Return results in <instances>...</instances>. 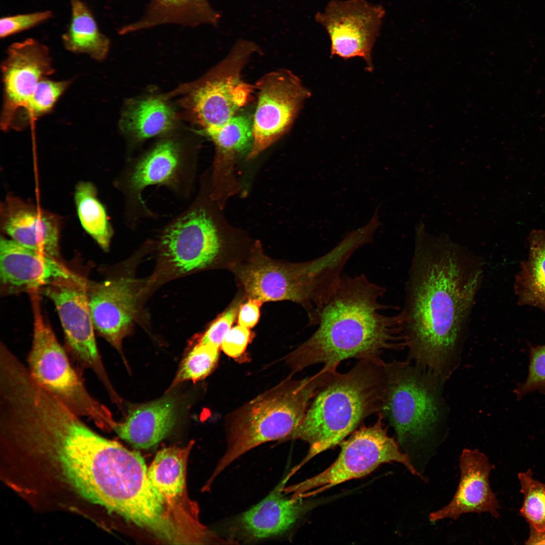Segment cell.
<instances>
[{
	"instance_id": "6da1fadb",
	"label": "cell",
	"mask_w": 545,
	"mask_h": 545,
	"mask_svg": "<svg viewBox=\"0 0 545 545\" xmlns=\"http://www.w3.org/2000/svg\"><path fill=\"white\" fill-rule=\"evenodd\" d=\"M480 276L474 261L453 248L417 251L403 311L409 356L420 367L448 375Z\"/></svg>"
},
{
	"instance_id": "7a4b0ae2",
	"label": "cell",
	"mask_w": 545,
	"mask_h": 545,
	"mask_svg": "<svg viewBox=\"0 0 545 545\" xmlns=\"http://www.w3.org/2000/svg\"><path fill=\"white\" fill-rule=\"evenodd\" d=\"M386 291L364 274L342 275L310 321L316 330L286 357L293 373L316 364L337 370L350 358L382 362L385 352L407 347L403 311L388 314L392 306L380 301Z\"/></svg>"
},
{
	"instance_id": "3957f363",
	"label": "cell",
	"mask_w": 545,
	"mask_h": 545,
	"mask_svg": "<svg viewBox=\"0 0 545 545\" xmlns=\"http://www.w3.org/2000/svg\"><path fill=\"white\" fill-rule=\"evenodd\" d=\"M385 362L358 361L348 371L334 372L320 388L295 430L281 441L309 444L293 475L309 460L340 443L368 417L379 414L386 390Z\"/></svg>"
},
{
	"instance_id": "277c9868",
	"label": "cell",
	"mask_w": 545,
	"mask_h": 545,
	"mask_svg": "<svg viewBox=\"0 0 545 545\" xmlns=\"http://www.w3.org/2000/svg\"><path fill=\"white\" fill-rule=\"evenodd\" d=\"M358 249L355 239L345 236L318 258L285 263L268 258L257 242L249 259L234 266L233 270L249 298L262 302H295L305 308L311 319L335 289L343 268Z\"/></svg>"
},
{
	"instance_id": "5b68a950",
	"label": "cell",
	"mask_w": 545,
	"mask_h": 545,
	"mask_svg": "<svg viewBox=\"0 0 545 545\" xmlns=\"http://www.w3.org/2000/svg\"><path fill=\"white\" fill-rule=\"evenodd\" d=\"M336 370L322 367L300 379L289 376L233 412L227 422V446L213 474L215 478L249 451L268 442H280L303 420L309 404Z\"/></svg>"
},
{
	"instance_id": "8992f818",
	"label": "cell",
	"mask_w": 545,
	"mask_h": 545,
	"mask_svg": "<svg viewBox=\"0 0 545 545\" xmlns=\"http://www.w3.org/2000/svg\"><path fill=\"white\" fill-rule=\"evenodd\" d=\"M40 293L29 294L33 316L31 347L27 367L34 379L46 392L82 417L99 428L111 430L114 421L109 410L87 389L82 372L71 363L43 314Z\"/></svg>"
},
{
	"instance_id": "52a82bcc",
	"label": "cell",
	"mask_w": 545,
	"mask_h": 545,
	"mask_svg": "<svg viewBox=\"0 0 545 545\" xmlns=\"http://www.w3.org/2000/svg\"><path fill=\"white\" fill-rule=\"evenodd\" d=\"M190 205L167 224L157 236V246L167 270L181 275L205 268L218 258L229 225L211 197L205 177Z\"/></svg>"
},
{
	"instance_id": "ba28073f",
	"label": "cell",
	"mask_w": 545,
	"mask_h": 545,
	"mask_svg": "<svg viewBox=\"0 0 545 545\" xmlns=\"http://www.w3.org/2000/svg\"><path fill=\"white\" fill-rule=\"evenodd\" d=\"M197 164L194 154L171 139L161 141L142 154L128 158L116 182L124 197L127 226L134 228L141 219L156 216L143 199V192L149 186H164L179 198H190Z\"/></svg>"
},
{
	"instance_id": "9c48e42d",
	"label": "cell",
	"mask_w": 545,
	"mask_h": 545,
	"mask_svg": "<svg viewBox=\"0 0 545 545\" xmlns=\"http://www.w3.org/2000/svg\"><path fill=\"white\" fill-rule=\"evenodd\" d=\"M385 369L386 394L379 414L394 428L399 446L427 438L441 418L440 377L404 361L385 362Z\"/></svg>"
},
{
	"instance_id": "30bf717a",
	"label": "cell",
	"mask_w": 545,
	"mask_h": 545,
	"mask_svg": "<svg viewBox=\"0 0 545 545\" xmlns=\"http://www.w3.org/2000/svg\"><path fill=\"white\" fill-rule=\"evenodd\" d=\"M377 415L374 424L362 426L340 443L338 457L326 469L298 483L284 486L283 491L296 498H306L346 481L364 477L382 464L391 462L402 464L412 474L422 478L408 455L400 450L398 442L388 434L383 416Z\"/></svg>"
},
{
	"instance_id": "8fae6325",
	"label": "cell",
	"mask_w": 545,
	"mask_h": 545,
	"mask_svg": "<svg viewBox=\"0 0 545 545\" xmlns=\"http://www.w3.org/2000/svg\"><path fill=\"white\" fill-rule=\"evenodd\" d=\"M259 50L252 41H237L193 90L192 110L203 130L222 126L246 104L255 86L244 81L241 72L251 56Z\"/></svg>"
},
{
	"instance_id": "7c38bea8",
	"label": "cell",
	"mask_w": 545,
	"mask_h": 545,
	"mask_svg": "<svg viewBox=\"0 0 545 545\" xmlns=\"http://www.w3.org/2000/svg\"><path fill=\"white\" fill-rule=\"evenodd\" d=\"M88 279L78 274L40 290L54 304L64 335V346L70 358L82 373L93 372L108 392L114 391L97 348L87 296Z\"/></svg>"
},
{
	"instance_id": "4fadbf2b",
	"label": "cell",
	"mask_w": 545,
	"mask_h": 545,
	"mask_svg": "<svg viewBox=\"0 0 545 545\" xmlns=\"http://www.w3.org/2000/svg\"><path fill=\"white\" fill-rule=\"evenodd\" d=\"M257 101L253 118L251 159L281 138L292 126L310 92L290 71L267 73L255 84Z\"/></svg>"
},
{
	"instance_id": "5bb4252c",
	"label": "cell",
	"mask_w": 545,
	"mask_h": 545,
	"mask_svg": "<svg viewBox=\"0 0 545 545\" xmlns=\"http://www.w3.org/2000/svg\"><path fill=\"white\" fill-rule=\"evenodd\" d=\"M385 13L380 5L365 0H332L315 19L329 35L331 57L361 58L371 71L372 50Z\"/></svg>"
},
{
	"instance_id": "9a60e30c",
	"label": "cell",
	"mask_w": 545,
	"mask_h": 545,
	"mask_svg": "<svg viewBox=\"0 0 545 545\" xmlns=\"http://www.w3.org/2000/svg\"><path fill=\"white\" fill-rule=\"evenodd\" d=\"M3 100L1 128L10 129L16 112L29 99L40 81L54 72L48 47L28 38L11 44L1 64Z\"/></svg>"
},
{
	"instance_id": "2e32d148",
	"label": "cell",
	"mask_w": 545,
	"mask_h": 545,
	"mask_svg": "<svg viewBox=\"0 0 545 545\" xmlns=\"http://www.w3.org/2000/svg\"><path fill=\"white\" fill-rule=\"evenodd\" d=\"M130 278L88 280L87 296L95 331L119 351L137 313L139 291Z\"/></svg>"
},
{
	"instance_id": "e0dca14e",
	"label": "cell",
	"mask_w": 545,
	"mask_h": 545,
	"mask_svg": "<svg viewBox=\"0 0 545 545\" xmlns=\"http://www.w3.org/2000/svg\"><path fill=\"white\" fill-rule=\"evenodd\" d=\"M61 259L24 246L11 239L0 240V287L4 295L40 290L76 277Z\"/></svg>"
},
{
	"instance_id": "ac0fdd59",
	"label": "cell",
	"mask_w": 545,
	"mask_h": 545,
	"mask_svg": "<svg viewBox=\"0 0 545 545\" xmlns=\"http://www.w3.org/2000/svg\"><path fill=\"white\" fill-rule=\"evenodd\" d=\"M459 467V485L452 500L442 508L430 513L429 521L456 520L462 514L470 513L486 512L498 518L500 506L489 481L494 465L477 449H465L460 457Z\"/></svg>"
},
{
	"instance_id": "d6986e66",
	"label": "cell",
	"mask_w": 545,
	"mask_h": 545,
	"mask_svg": "<svg viewBox=\"0 0 545 545\" xmlns=\"http://www.w3.org/2000/svg\"><path fill=\"white\" fill-rule=\"evenodd\" d=\"M204 132L215 147L210 173V196L223 209L228 199L240 189L235 176V165L238 156L246 151L249 154L251 149L253 119L245 114H236L222 126Z\"/></svg>"
},
{
	"instance_id": "ffe728a7",
	"label": "cell",
	"mask_w": 545,
	"mask_h": 545,
	"mask_svg": "<svg viewBox=\"0 0 545 545\" xmlns=\"http://www.w3.org/2000/svg\"><path fill=\"white\" fill-rule=\"evenodd\" d=\"M1 226L15 242L62 260L59 246L61 224L56 215L10 196L1 205Z\"/></svg>"
},
{
	"instance_id": "44dd1931",
	"label": "cell",
	"mask_w": 545,
	"mask_h": 545,
	"mask_svg": "<svg viewBox=\"0 0 545 545\" xmlns=\"http://www.w3.org/2000/svg\"><path fill=\"white\" fill-rule=\"evenodd\" d=\"M283 480L262 501L235 518L237 535L249 540L277 536L286 532L305 512L303 499L287 497Z\"/></svg>"
},
{
	"instance_id": "7402d4cb",
	"label": "cell",
	"mask_w": 545,
	"mask_h": 545,
	"mask_svg": "<svg viewBox=\"0 0 545 545\" xmlns=\"http://www.w3.org/2000/svg\"><path fill=\"white\" fill-rule=\"evenodd\" d=\"M178 413L177 400L166 396L133 407L124 421L114 422L112 430L133 447L149 449L170 433L176 423Z\"/></svg>"
},
{
	"instance_id": "603a6c76",
	"label": "cell",
	"mask_w": 545,
	"mask_h": 545,
	"mask_svg": "<svg viewBox=\"0 0 545 545\" xmlns=\"http://www.w3.org/2000/svg\"><path fill=\"white\" fill-rule=\"evenodd\" d=\"M221 14L208 0H151L138 20L119 28L126 35L165 24L195 27L205 24L217 27Z\"/></svg>"
},
{
	"instance_id": "cb8c5ba5",
	"label": "cell",
	"mask_w": 545,
	"mask_h": 545,
	"mask_svg": "<svg viewBox=\"0 0 545 545\" xmlns=\"http://www.w3.org/2000/svg\"><path fill=\"white\" fill-rule=\"evenodd\" d=\"M193 445L164 448L156 455L148 468L147 476L156 494L175 512L180 509L178 501L186 487V465Z\"/></svg>"
},
{
	"instance_id": "d4e9b609",
	"label": "cell",
	"mask_w": 545,
	"mask_h": 545,
	"mask_svg": "<svg viewBox=\"0 0 545 545\" xmlns=\"http://www.w3.org/2000/svg\"><path fill=\"white\" fill-rule=\"evenodd\" d=\"M71 17L62 35L63 45L68 51L85 54L96 61L107 56L111 45L109 38L100 30L95 18L82 0H69Z\"/></svg>"
},
{
	"instance_id": "484cf974",
	"label": "cell",
	"mask_w": 545,
	"mask_h": 545,
	"mask_svg": "<svg viewBox=\"0 0 545 545\" xmlns=\"http://www.w3.org/2000/svg\"><path fill=\"white\" fill-rule=\"evenodd\" d=\"M174 113L171 107L161 99L147 98L130 105L122 119V126L135 141L164 133L172 127Z\"/></svg>"
},
{
	"instance_id": "4316f807",
	"label": "cell",
	"mask_w": 545,
	"mask_h": 545,
	"mask_svg": "<svg viewBox=\"0 0 545 545\" xmlns=\"http://www.w3.org/2000/svg\"><path fill=\"white\" fill-rule=\"evenodd\" d=\"M75 201L83 229L102 249L108 250L113 231L95 186L90 182H79L75 189Z\"/></svg>"
},
{
	"instance_id": "83f0119b",
	"label": "cell",
	"mask_w": 545,
	"mask_h": 545,
	"mask_svg": "<svg viewBox=\"0 0 545 545\" xmlns=\"http://www.w3.org/2000/svg\"><path fill=\"white\" fill-rule=\"evenodd\" d=\"M70 80H41L27 102L15 113L10 129L21 131L33 121L50 113L60 97L71 84Z\"/></svg>"
},
{
	"instance_id": "f1b7e54d",
	"label": "cell",
	"mask_w": 545,
	"mask_h": 545,
	"mask_svg": "<svg viewBox=\"0 0 545 545\" xmlns=\"http://www.w3.org/2000/svg\"><path fill=\"white\" fill-rule=\"evenodd\" d=\"M529 255L517 276L519 298L545 293V231L533 230L529 235Z\"/></svg>"
},
{
	"instance_id": "f546056e",
	"label": "cell",
	"mask_w": 545,
	"mask_h": 545,
	"mask_svg": "<svg viewBox=\"0 0 545 545\" xmlns=\"http://www.w3.org/2000/svg\"><path fill=\"white\" fill-rule=\"evenodd\" d=\"M531 469L518 474L520 492L523 495L519 514L529 528L541 531L545 529V483L535 479Z\"/></svg>"
},
{
	"instance_id": "4dcf8cb0",
	"label": "cell",
	"mask_w": 545,
	"mask_h": 545,
	"mask_svg": "<svg viewBox=\"0 0 545 545\" xmlns=\"http://www.w3.org/2000/svg\"><path fill=\"white\" fill-rule=\"evenodd\" d=\"M219 349L198 342L183 360L173 385L185 380L197 381L208 375L217 364Z\"/></svg>"
},
{
	"instance_id": "1f68e13d",
	"label": "cell",
	"mask_w": 545,
	"mask_h": 545,
	"mask_svg": "<svg viewBox=\"0 0 545 545\" xmlns=\"http://www.w3.org/2000/svg\"><path fill=\"white\" fill-rule=\"evenodd\" d=\"M536 391L545 395V345L530 347L527 377L514 392L519 400Z\"/></svg>"
},
{
	"instance_id": "d6a6232c",
	"label": "cell",
	"mask_w": 545,
	"mask_h": 545,
	"mask_svg": "<svg viewBox=\"0 0 545 545\" xmlns=\"http://www.w3.org/2000/svg\"><path fill=\"white\" fill-rule=\"evenodd\" d=\"M53 12L44 10L2 17L0 37L6 38L34 28L51 19Z\"/></svg>"
},
{
	"instance_id": "836d02e7",
	"label": "cell",
	"mask_w": 545,
	"mask_h": 545,
	"mask_svg": "<svg viewBox=\"0 0 545 545\" xmlns=\"http://www.w3.org/2000/svg\"><path fill=\"white\" fill-rule=\"evenodd\" d=\"M240 306L239 301H235L213 321L198 342L210 344L220 348L225 336L231 329Z\"/></svg>"
},
{
	"instance_id": "e575fe53",
	"label": "cell",
	"mask_w": 545,
	"mask_h": 545,
	"mask_svg": "<svg viewBox=\"0 0 545 545\" xmlns=\"http://www.w3.org/2000/svg\"><path fill=\"white\" fill-rule=\"evenodd\" d=\"M249 328L240 325L231 328L225 336L221 349L229 356L238 358L242 355L250 342Z\"/></svg>"
},
{
	"instance_id": "d590c367",
	"label": "cell",
	"mask_w": 545,
	"mask_h": 545,
	"mask_svg": "<svg viewBox=\"0 0 545 545\" xmlns=\"http://www.w3.org/2000/svg\"><path fill=\"white\" fill-rule=\"evenodd\" d=\"M262 303L259 300L249 298L247 302L240 305L238 313L239 325L248 328L255 325L259 319Z\"/></svg>"
},
{
	"instance_id": "8d00e7d4",
	"label": "cell",
	"mask_w": 545,
	"mask_h": 545,
	"mask_svg": "<svg viewBox=\"0 0 545 545\" xmlns=\"http://www.w3.org/2000/svg\"><path fill=\"white\" fill-rule=\"evenodd\" d=\"M519 299L521 303L540 307L545 310V293L528 295Z\"/></svg>"
},
{
	"instance_id": "74e56055",
	"label": "cell",
	"mask_w": 545,
	"mask_h": 545,
	"mask_svg": "<svg viewBox=\"0 0 545 545\" xmlns=\"http://www.w3.org/2000/svg\"><path fill=\"white\" fill-rule=\"evenodd\" d=\"M529 534L526 540V544H545V529L541 531H537L529 528Z\"/></svg>"
}]
</instances>
